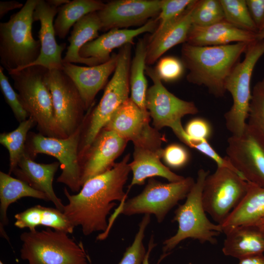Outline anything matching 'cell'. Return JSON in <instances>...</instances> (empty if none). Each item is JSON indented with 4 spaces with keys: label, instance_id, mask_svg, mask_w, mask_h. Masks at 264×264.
I'll use <instances>...</instances> for the list:
<instances>
[{
    "label": "cell",
    "instance_id": "6da1fadb",
    "mask_svg": "<svg viewBox=\"0 0 264 264\" xmlns=\"http://www.w3.org/2000/svg\"><path fill=\"white\" fill-rule=\"evenodd\" d=\"M130 158V154H127L109 171L87 180L76 195L64 188L68 202L63 213L74 227L81 226L84 235L105 232L108 227L107 216L116 205L114 201H126L124 186L131 171Z\"/></svg>",
    "mask_w": 264,
    "mask_h": 264
},
{
    "label": "cell",
    "instance_id": "7a4b0ae2",
    "mask_svg": "<svg viewBox=\"0 0 264 264\" xmlns=\"http://www.w3.org/2000/svg\"><path fill=\"white\" fill-rule=\"evenodd\" d=\"M249 44L199 46L184 43L181 60L189 70L187 81L204 86L216 97H223L226 80Z\"/></svg>",
    "mask_w": 264,
    "mask_h": 264
},
{
    "label": "cell",
    "instance_id": "3957f363",
    "mask_svg": "<svg viewBox=\"0 0 264 264\" xmlns=\"http://www.w3.org/2000/svg\"><path fill=\"white\" fill-rule=\"evenodd\" d=\"M38 0H27L18 12L0 23V66L11 73L24 69L40 55L41 44L32 33Z\"/></svg>",
    "mask_w": 264,
    "mask_h": 264
},
{
    "label": "cell",
    "instance_id": "277c9868",
    "mask_svg": "<svg viewBox=\"0 0 264 264\" xmlns=\"http://www.w3.org/2000/svg\"><path fill=\"white\" fill-rule=\"evenodd\" d=\"M132 45L128 44L120 48L113 75L99 103L86 113L79 148V160L117 109L129 98Z\"/></svg>",
    "mask_w": 264,
    "mask_h": 264
},
{
    "label": "cell",
    "instance_id": "5b68a950",
    "mask_svg": "<svg viewBox=\"0 0 264 264\" xmlns=\"http://www.w3.org/2000/svg\"><path fill=\"white\" fill-rule=\"evenodd\" d=\"M47 69L42 66H31L9 74L29 117L35 121L39 133L66 138L57 123L51 94L44 82Z\"/></svg>",
    "mask_w": 264,
    "mask_h": 264
},
{
    "label": "cell",
    "instance_id": "8992f818",
    "mask_svg": "<svg viewBox=\"0 0 264 264\" xmlns=\"http://www.w3.org/2000/svg\"><path fill=\"white\" fill-rule=\"evenodd\" d=\"M209 171L198 172L196 181L188 193L185 202L175 211L173 221L178 223L176 233L163 242L162 250L167 253L185 239L191 238L203 243L217 242L216 237L222 233L221 225L212 223L207 218L202 203L204 182Z\"/></svg>",
    "mask_w": 264,
    "mask_h": 264
},
{
    "label": "cell",
    "instance_id": "52a82bcc",
    "mask_svg": "<svg viewBox=\"0 0 264 264\" xmlns=\"http://www.w3.org/2000/svg\"><path fill=\"white\" fill-rule=\"evenodd\" d=\"M67 234L50 228L22 233L21 259L28 264H88L82 244Z\"/></svg>",
    "mask_w": 264,
    "mask_h": 264
},
{
    "label": "cell",
    "instance_id": "ba28073f",
    "mask_svg": "<svg viewBox=\"0 0 264 264\" xmlns=\"http://www.w3.org/2000/svg\"><path fill=\"white\" fill-rule=\"evenodd\" d=\"M244 59L232 69L225 84L226 91L231 95L233 103L224 115L226 129L232 135L240 136L242 133L248 119L251 99V80L256 63L264 54V39L250 43Z\"/></svg>",
    "mask_w": 264,
    "mask_h": 264
},
{
    "label": "cell",
    "instance_id": "9c48e42d",
    "mask_svg": "<svg viewBox=\"0 0 264 264\" xmlns=\"http://www.w3.org/2000/svg\"><path fill=\"white\" fill-rule=\"evenodd\" d=\"M195 181L191 177L168 183L150 178L139 195L121 202L110 217L108 229H110L119 214L131 216L138 214H154L158 222H161L169 211L179 201L186 198Z\"/></svg>",
    "mask_w": 264,
    "mask_h": 264
},
{
    "label": "cell",
    "instance_id": "30bf717a",
    "mask_svg": "<svg viewBox=\"0 0 264 264\" xmlns=\"http://www.w3.org/2000/svg\"><path fill=\"white\" fill-rule=\"evenodd\" d=\"M84 122L74 133L64 138L29 132L25 143V152L32 158L44 154L58 160L62 172L57 181L73 192L80 191L82 187L79 148Z\"/></svg>",
    "mask_w": 264,
    "mask_h": 264
},
{
    "label": "cell",
    "instance_id": "8fae6325",
    "mask_svg": "<svg viewBox=\"0 0 264 264\" xmlns=\"http://www.w3.org/2000/svg\"><path fill=\"white\" fill-rule=\"evenodd\" d=\"M248 182L232 170L218 167L204 181L202 203L205 212L222 224L245 196Z\"/></svg>",
    "mask_w": 264,
    "mask_h": 264
},
{
    "label": "cell",
    "instance_id": "7c38bea8",
    "mask_svg": "<svg viewBox=\"0 0 264 264\" xmlns=\"http://www.w3.org/2000/svg\"><path fill=\"white\" fill-rule=\"evenodd\" d=\"M44 82L51 94L57 123L68 137L77 130L85 118L83 100L74 83L62 69H47Z\"/></svg>",
    "mask_w": 264,
    "mask_h": 264
},
{
    "label": "cell",
    "instance_id": "4fadbf2b",
    "mask_svg": "<svg viewBox=\"0 0 264 264\" xmlns=\"http://www.w3.org/2000/svg\"><path fill=\"white\" fill-rule=\"evenodd\" d=\"M226 158L248 182L264 187V136L246 123L240 136L227 139Z\"/></svg>",
    "mask_w": 264,
    "mask_h": 264
},
{
    "label": "cell",
    "instance_id": "5bb4252c",
    "mask_svg": "<svg viewBox=\"0 0 264 264\" xmlns=\"http://www.w3.org/2000/svg\"><path fill=\"white\" fill-rule=\"evenodd\" d=\"M145 72L153 85L146 94V109L157 130L168 127L172 130L182 125L184 116L198 112L195 104L181 99L168 90L157 75L154 69L146 66Z\"/></svg>",
    "mask_w": 264,
    "mask_h": 264
},
{
    "label": "cell",
    "instance_id": "9a60e30c",
    "mask_svg": "<svg viewBox=\"0 0 264 264\" xmlns=\"http://www.w3.org/2000/svg\"><path fill=\"white\" fill-rule=\"evenodd\" d=\"M150 117L149 113L144 112L129 97L103 129L113 131L128 141H132L134 146L161 145V135L150 125Z\"/></svg>",
    "mask_w": 264,
    "mask_h": 264
},
{
    "label": "cell",
    "instance_id": "2e32d148",
    "mask_svg": "<svg viewBox=\"0 0 264 264\" xmlns=\"http://www.w3.org/2000/svg\"><path fill=\"white\" fill-rule=\"evenodd\" d=\"M163 0H116L97 12L101 30L142 26L160 12Z\"/></svg>",
    "mask_w": 264,
    "mask_h": 264
},
{
    "label": "cell",
    "instance_id": "e0dca14e",
    "mask_svg": "<svg viewBox=\"0 0 264 264\" xmlns=\"http://www.w3.org/2000/svg\"><path fill=\"white\" fill-rule=\"evenodd\" d=\"M128 142L113 131L103 129L80 159L82 187L90 178L112 168Z\"/></svg>",
    "mask_w": 264,
    "mask_h": 264
},
{
    "label": "cell",
    "instance_id": "ac0fdd59",
    "mask_svg": "<svg viewBox=\"0 0 264 264\" xmlns=\"http://www.w3.org/2000/svg\"><path fill=\"white\" fill-rule=\"evenodd\" d=\"M58 12V8L50 5L46 0H38L33 13V21L40 22L38 32L40 53L36 60L25 68L39 66L48 70L62 69V54L66 44H58L55 39L53 19Z\"/></svg>",
    "mask_w": 264,
    "mask_h": 264
},
{
    "label": "cell",
    "instance_id": "d6986e66",
    "mask_svg": "<svg viewBox=\"0 0 264 264\" xmlns=\"http://www.w3.org/2000/svg\"><path fill=\"white\" fill-rule=\"evenodd\" d=\"M117 61V54L113 53L108 61L91 66L63 63L62 69L77 87L86 110L92 107L96 94L103 88L109 76L115 71Z\"/></svg>",
    "mask_w": 264,
    "mask_h": 264
},
{
    "label": "cell",
    "instance_id": "ffe728a7",
    "mask_svg": "<svg viewBox=\"0 0 264 264\" xmlns=\"http://www.w3.org/2000/svg\"><path fill=\"white\" fill-rule=\"evenodd\" d=\"M157 22L156 19H152L135 29H112L84 45L80 49L79 55L84 58L98 59L104 63L110 58V54L114 49L121 48L128 44H133L134 38L142 33H153L157 26Z\"/></svg>",
    "mask_w": 264,
    "mask_h": 264
},
{
    "label": "cell",
    "instance_id": "44dd1931",
    "mask_svg": "<svg viewBox=\"0 0 264 264\" xmlns=\"http://www.w3.org/2000/svg\"><path fill=\"white\" fill-rule=\"evenodd\" d=\"M59 162L44 164L36 162L26 152L21 157L13 173L33 188L45 194L56 208L63 212L64 205L56 195L53 181Z\"/></svg>",
    "mask_w": 264,
    "mask_h": 264
},
{
    "label": "cell",
    "instance_id": "7402d4cb",
    "mask_svg": "<svg viewBox=\"0 0 264 264\" xmlns=\"http://www.w3.org/2000/svg\"><path fill=\"white\" fill-rule=\"evenodd\" d=\"M163 149L134 146L133 160L130 163L132 178L129 185V192L135 185L144 184L147 178L160 176L167 179L169 182L181 181L185 177L171 171L161 161Z\"/></svg>",
    "mask_w": 264,
    "mask_h": 264
},
{
    "label": "cell",
    "instance_id": "603a6c76",
    "mask_svg": "<svg viewBox=\"0 0 264 264\" xmlns=\"http://www.w3.org/2000/svg\"><path fill=\"white\" fill-rule=\"evenodd\" d=\"M256 40L255 33L237 27L224 20L206 26L192 24L186 43L205 46L225 45L232 42L250 43Z\"/></svg>",
    "mask_w": 264,
    "mask_h": 264
},
{
    "label": "cell",
    "instance_id": "cb8c5ba5",
    "mask_svg": "<svg viewBox=\"0 0 264 264\" xmlns=\"http://www.w3.org/2000/svg\"><path fill=\"white\" fill-rule=\"evenodd\" d=\"M195 0L174 22L147 41V66L154 64L165 52L174 46L186 43L192 25V13Z\"/></svg>",
    "mask_w": 264,
    "mask_h": 264
},
{
    "label": "cell",
    "instance_id": "d4e9b609",
    "mask_svg": "<svg viewBox=\"0 0 264 264\" xmlns=\"http://www.w3.org/2000/svg\"><path fill=\"white\" fill-rule=\"evenodd\" d=\"M222 249L226 256L238 259L263 254L264 229L255 224L242 225L225 233Z\"/></svg>",
    "mask_w": 264,
    "mask_h": 264
},
{
    "label": "cell",
    "instance_id": "484cf974",
    "mask_svg": "<svg viewBox=\"0 0 264 264\" xmlns=\"http://www.w3.org/2000/svg\"><path fill=\"white\" fill-rule=\"evenodd\" d=\"M101 28L97 12L89 13L79 20L73 25L68 38L69 45L63 58V63H81L89 66L102 64L98 59L84 58L79 55L80 50L84 45L98 37V31Z\"/></svg>",
    "mask_w": 264,
    "mask_h": 264
},
{
    "label": "cell",
    "instance_id": "4316f807",
    "mask_svg": "<svg viewBox=\"0 0 264 264\" xmlns=\"http://www.w3.org/2000/svg\"><path fill=\"white\" fill-rule=\"evenodd\" d=\"M264 218V187L248 182L245 196L221 224L222 232L238 226L254 224Z\"/></svg>",
    "mask_w": 264,
    "mask_h": 264
},
{
    "label": "cell",
    "instance_id": "83f0119b",
    "mask_svg": "<svg viewBox=\"0 0 264 264\" xmlns=\"http://www.w3.org/2000/svg\"><path fill=\"white\" fill-rule=\"evenodd\" d=\"M14 218V225L22 229L28 228L31 231L36 230L40 225L54 230L64 232L67 234L73 232L74 226L64 213L52 207H46L37 205L16 214Z\"/></svg>",
    "mask_w": 264,
    "mask_h": 264
},
{
    "label": "cell",
    "instance_id": "f1b7e54d",
    "mask_svg": "<svg viewBox=\"0 0 264 264\" xmlns=\"http://www.w3.org/2000/svg\"><path fill=\"white\" fill-rule=\"evenodd\" d=\"M23 197H31L49 201L44 193L38 191L24 181L14 178L9 174L0 172V233L7 238L3 226L8 222L7 210L12 203Z\"/></svg>",
    "mask_w": 264,
    "mask_h": 264
},
{
    "label": "cell",
    "instance_id": "f546056e",
    "mask_svg": "<svg viewBox=\"0 0 264 264\" xmlns=\"http://www.w3.org/2000/svg\"><path fill=\"white\" fill-rule=\"evenodd\" d=\"M147 50V41L144 39H139L131 64L130 88V98L144 112L149 113L146 109L147 82L144 75Z\"/></svg>",
    "mask_w": 264,
    "mask_h": 264
},
{
    "label": "cell",
    "instance_id": "4dcf8cb0",
    "mask_svg": "<svg viewBox=\"0 0 264 264\" xmlns=\"http://www.w3.org/2000/svg\"><path fill=\"white\" fill-rule=\"evenodd\" d=\"M105 4L98 0H73L59 7L54 23L56 36L65 38L79 20L89 13L100 10Z\"/></svg>",
    "mask_w": 264,
    "mask_h": 264
},
{
    "label": "cell",
    "instance_id": "1f68e13d",
    "mask_svg": "<svg viewBox=\"0 0 264 264\" xmlns=\"http://www.w3.org/2000/svg\"><path fill=\"white\" fill-rule=\"evenodd\" d=\"M36 122L31 117L20 123L14 131L0 134V143L8 150L9 156L8 174L13 173L22 155L25 153V143L29 130Z\"/></svg>",
    "mask_w": 264,
    "mask_h": 264
},
{
    "label": "cell",
    "instance_id": "d6a6232c",
    "mask_svg": "<svg viewBox=\"0 0 264 264\" xmlns=\"http://www.w3.org/2000/svg\"><path fill=\"white\" fill-rule=\"evenodd\" d=\"M225 20L240 28L255 33L258 30L249 13L245 0H220Z\"/></svg>",
    "mask_w": 264,
    "mask_h": 264
},
{
    "label": "cell",
    "instance_id": "836d02e7",
    "mask_svg": "<svg viewBox=\"0 0 264 264\" xmlns=\"http://www.w3.org/2000/svg\"><path fill=\"white\" fill-rule=\"evenodd\" d=\"M192 24L206 26L225 20L220 0H195L192 13Z\"/></svg>",
    "mask_w": 264,
    "mask_h": 264
},
{
    "label": "cell",
    "instance_id": "e575fe53",
    "mask_svg": "<svg viewBox=\"0 0 264 264\" xmlns=\"http://www.w3.org/2000/svg\"><path fill=\"white\" fill-rule=\"evenodd\" d=\"M173 132L182 142L187 146L196 149L212 159L216 163L218 167L229 168L237 173L244 179L242 175L233 166L226 157H222L217 153L209 143L207 140L196 139L190 137L185 132L182 126L174 131Z\"/></svg>",
    "mask_w": 264,
    "mask_h": 264
},
{
    "label": "cell",
    "instance_id": "d590c367",
    "mask_svg": "<svg viewBox=\"0 0 264 264\" xmlns=\"http://www.w3.org/2000/svg\"><path fill=\"white\" fill-rule=\"evenodd\" d=\"M247 123L264 136V77L253 88Z\"/></svg>",
    "mask_w": 264,
    "mask_h": 264
},
{
    "label": "cell",
    "instance_id": "8d00e7d4",
    "mask_svg": "<svg viewBox=\"0 0 264 264\" xmlns=\"http://www.w3.org/2000/svg\"><path fill=\"white\" fill-rule=\"evenodd\" d=\"M194 0H163L156 19L158 25L150 37L154 36L177 19Z\"/></svg>",
    "mask_w": 264,
    "mask_h": 264
},
{
    "label": "cell",
    "instance_id": "74e56055",
    "mask_svg": "<svg viewBox=\"0 0 264 264\" xmlns=\"http://www.w3.org/2000/svg\"><path fill=\"white\" fill-rule=\"evenodd\" d=\"M150 215L145 214L139 225L132 243L124 253L118 264H142L146 251L143 243L145 229L150 222Z\"/></svg>",
    "mask_w": 264,
    "mask_h": 264
},
{
    "label": "cell",
    "instance_id": "f35d334b",
    "mask_svg": "<svg viewBox=\"0 0 264 264\" xmlns=\"http://www.w3.org/2000/svg\"><path fill=\"white\" fill-rule=\"evenodd\" d=\"M4 68L0 66V88L5 101L11 108L17 120L21 123L29 117L21 102L19 94L10 85L8 77L3 72Z\"/></svg>",
    "mask_w": 264,
    "mask_h": 264
},
{
    "label": "cell",
    "instance_id": "ab89813d",
    "mask_svg": "<svg viewBox=\"0 0 264 264\" xmlns=\"http://www.w3.org/2000/svg\"><path fill=\"white\" fill-rule=\"evenodd\" d=\"M184 69L181 60L175 57L166 56L159 60L154 70L161 81L171 82L178 79Z\"/></svg>",
    "mask_w": 264,
    "mask_h": 264
},
{
    "label": "cell",
    "instance_id": "60d3db41",
    "mask_svg": "<svg viewBox=\"0 0 264 264\" xmlns=\"http://www.w3.org/2000/svg\"><path fill=\"white\" fill-rule=\"evenodd\" d=\"M162 158L168 166L179 168L187 164L189 159V154L183 146L174 143L163 150Z\"/></svg>",
    "mask_w": 264,
    "mask_h": 264
},
{
    "label": "cell",
    "instance_id": "b9f144b4",
    "mask_svg": "<svg viewBox=\"0 0 264 264\" xmlns=\"http://www.w3.org/2000/svg\"><path fill=\"white\" fill-rule=\"evenodd\" d=\"M184 129L188 136L196 139L208 140L212 133L210 123L207 120L200 117L191 119Z\"/></svg>",
    "mask_w": 264,
    "mask_h": 264
},
{
    "label": "cell",
    "instance_id": "7bdbcfd3",
    "mask_svg": "<svg viewBox=\"0 0 264 264\" xmlns=\"http://www.w3.org/2000/svg\"><path fill=\"white\" fill-rule=\"evenodd\" d=\"M251 17L258 31L264 23V0H245Z\"/></svg>",
    "mask_w": 264,
    "mask_h": 264
},
{
    "label": "cell",
    "instance_id": "ee69618b",
    "mask_svg": "<svg viewBox=\"0 0 264 264\" xmlns=\"http://www.w3.org/2000/svg\"><path fill=\"white\" fill-rule=\"evenodd\" d=\"M23 4L16 0L0 1V19H1L9 11L22 8Z\"/></svg>",
    "mask_w": 264,
    "mask_h": 264
},
{
    "label": "cell",
    "instance_id": "f6af8a7d",
    "mask_svg": "<svg viewBox=\"0 0 264 264\" xmlns=\"http://www.w3.org/2000/svg\"><path fill=\"white\" fill-rule=\"evenodd\" d=\"M238 264H264V255L259 254L241 259Z\"/></svg>",
    "mask_w": 264,
    "mask_h": 264
},
{
    "label": "cell",
    "instance_id": "bcb514c9",
    "mask_svg": "<svg viewBox=\"0 0 264 264\" xmlns=\"http://www.w3.org/2000/svg\"><path fill=\"white\" fill-rule=\"evenodd\" d=\"M155 245L156 244L154 243L153 235H152L150 238L148 244V250L146 252L142 264H150L149 262V255L152 249L155 246ZM158 264L159 263H158L157 264Z\"/></svg>",
    "mask_w": 264,
    "mask_h": 264
},
{
    "label": "cell",
    "instance_id": "7dc6e473",
    "mask_svg": "<svg viewBox=\"0 0 264 264\" xmlns=\"http://www.w3.org/2000/svg\"><path fill=\"white\" fill-rule=\"evenodd\" d=\"M46 1L51 6L59 8L63 5L68 3L69 0H46Z\"/></svg>",
    "mask_w": 264,
    "mask_h": 264
},
{
    "label": "cell",
    "instance_id": "c3c4849f",
    "mask_svg": "<svg viewBox=\"0 0 264 264\" xmlns=\"http://www.w3.org/2000/svg\"><path fill=\"white\" fill-rule=\"evenodd\" d=\"M256 39L258 40L264 39V28L256 33Z\"/></svg>",
    "mask_w": 264,
    "mask_h": 264
},
{
    "label": "cell",
    "instance_id": "681fc988",
    "mask_svg": "<svg viewBox=\"0 0 264 264\" xmlns=\"http://www.w3.org/2000/svg\"><path fill=\"white\" fill-rule=\"evenodd\" d=\"M255 224L257 225L258 226H259L261 228L264 229V218L260 220L259 221H258Z\"/></svg>",
    "mask_w": 264,
    "mask_h": 264
},
{
    "label": "cell",
    "instance_id": "f907efd6",
    "mask_svg": "<svg viewBox=\"0 0 264 264\" xmlns=\"http://www.w3.org/2000/svg\"><path fill=\"white\" fill-rule=\"evenodd\" d=\"M0 264H4L1 261H0Z\"/></svg>",
    "mask_w": 264,
    "mask_h": 264
},
{
    "label": "cell",
    "instance_id": "816d5d0a",
    "mask_svg": "<svg viewBox=\"0 0 264 264\" xmlns=\"http://www.w3.org/2000/svg\"><path fill=\"white\" fill-rule=\"evenodd\" d=\"M263 28H264V24H263V27H262V29H263Z\"/></svg>",
    "mask_w": 264,
    "mask_h": 264
}]
</instances>
